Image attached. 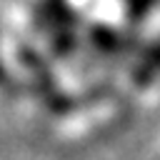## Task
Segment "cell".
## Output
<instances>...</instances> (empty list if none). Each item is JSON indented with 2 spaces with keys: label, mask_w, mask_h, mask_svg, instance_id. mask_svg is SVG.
Instances as JSON below:
<instances>
[{
  "label": "cell",
  "mask_w": 160,
  "mask_h": 160,
  "mask_svg": "<svg viewBox=\"0 0 160 160\" xmlns=\"http://www.w3.org/2000/svg\"><path fill=\"white\" fill-rule=\"evenodd\" d=\"M150 5H152V0H128V15L140 18L150 10Z\"/></svg>",
  "instance_id": "obj_2"
},
{
  "label": "cell",
  "mask_w": 160,
  "mask_h": 160,
  "mask_svg": "<svg viewBox=\"0 0 160 160\" xmlns=\"http://www.w3.org/2000/svg\"><path fill=\"white\" fill-rule=\"evenodd\" d=\"M92 38H95L98 48H102V50H118L120 38H118L112 30H108V28H95V30H92Z\"/></svg>",
  "instance_id": "obj_1"
},
{
  "label": "cell",
  "mask_w": 160,
  "mask_h": 160,
  "mask_svg": "<svg viewBox=\"0 0 160 160\" xmlns=\"http://www.w3.org/2000/svg\"><path fill=\"white\" fill-rule=\"evenodd\" d=\"M2 78H5V72H2V68H0V80H2Z\"/></svg>",
  "instance_id": "obj_3"
}]
</instances>
